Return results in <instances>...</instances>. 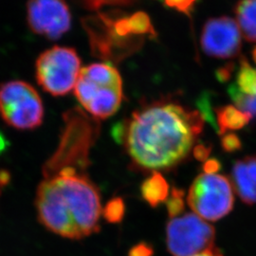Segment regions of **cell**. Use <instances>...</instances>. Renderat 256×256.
Here are the masks:
<instances>
[{"label": "cell", "instance_id": "18", "mask_svg": "<svg viewBox=\"0 0 256 256\" xmlns=\"http://www.w3.org/2000/svg\"><path fill=\"white\" fill-rule=\"evenodd\" d=\"M165 5L180 12L189 14L196 0H164Z\"/></svg>", "mask_w": 256, "mask_h": 256}, {"label": "cell", "instance_id": "16", "mask_svg": "<svg viewBox=\"0 0 256 256\" xmlns=\"http://www.w3.org/2000/svg\"><path fill=\"white\" fill-rule=\"evenodd\" d=\"M104 218L110 223H119L126 214V204L120 198L110 200L102 210Z\"/></svg>", "mask_w": 256, "mask_h": 256}, {"label": "cell", "instance_id": "14", "mask_svg": "<svg viewBox=\"0 0 256 256\" xmlns=\"http://www.w3.org/2000/svg\"><path fill=\"white\" fill-rule=\"evenodd\" d=\"M142 198L153 208L166 202L169 196V185L160 172H152L140 187Z\"/></svg>", "mask_w": 256, "mask_h": 256}, {"label": "cell", "instance_id": "6", "mask_svg": "<svg viewBox=\"0 0 256 256\" xmlns=\"http://www.w3.org/2000/svg\"><path fill=\"white\" fill-rule=\"evenodd\" d=\"M0 116L12 128L32 130L42 124L44 106L32 84L10 81L0 86Z\"/></svg>", "mask_w": 256, "mask_h": 256}, {"label": "cell", "instance_id": "10", "mask_svg": "<svg viewBox=\"0 0 256 256\" xmlns=\"http://www.w3.org/2000/svg\"><path fill=\"white\" fill-rule=\"evenodd\" d=\"M202 50L210 57L230 59L241 50V32L236 20L229 16L210 18L202 30Z\"/></svg>", "mask_w": 256, "mask_h": 256}, {"label": "cell", "instance_id": "3", "mask_svg": "<svg viewBox=\"0 0 256 256\" xmlns=\"http://www.w3.org/2000/svg\"><path fill=\"white\" fill-rule=\"evenodd\" d=\"M64 129L54 154L44 165L45 178L64 169L84 170L90 164V150L100 132V124L79 108L68 110L63 116Z\"/></svg>", "mask_w": 256, "mask_h": 256}, {"label": "cell", "instance_id": "15", "mask_svg": "<svg viewBox=\"0 0 256 256\" xmlns=\"http://www.w3.org/2000/svg\"><path fill=\"white\" fill-rule=\"evenodd\" d=\"M216 122L220 134L228 131H236L244 128L252 120L246 112L238 108L236 106H225L216 110Z\"/></svg>", "mask_w": 256, "mask_h": 256}, {"label": "cell", "instance_id": "24", "mask_svg": "<svg viewBox=\"0 0 256 256\" xmlns=\"http://www.w3.org/2000/svg\"><path fill=\"white\" fill-rule=\"evenodd\" d=\"M209 152H210V149L206 146H196L194 148V156L198 160H202L207 158Z\"/></svg>", "mask_w": 256, "mask_h": 256}, {"label": "cell", "instance_id": "7", "mask_svg": "<svg viewBox=\"0 0 256 256\" xmlns=\"http://www.w3.org/2000/svg\"><path fill=\"white\" fill-rule=\"evenodd\" d=\"M187 203L202 220L218 221L229 214L234 208L232 185L222 174L202 173L192 183Z\"/></svg>", "mask_w": 256, "mask_h": 256}, {"label": "cell", "instance_id": "4", "mask_svg": "<svg viewBox=\"0 0 256 256\" xmlns=\"http://www.w3.org/2000/svg\"><path fill=\"white\" fill-rule=\"evenodd\" d=\"M74 94L84 112L93 119H108L119 110L122 102L120 74L108 63L86 66L81 70Z\"/></svg>", "mask_w": 256, "mask_h": 256}, {"label": "cell", "instance_id": "8", "mask_svg": "<svg viewBox=\"0 0 256 256\" xmlns=\"http://www.w3.org/2000/svg\"><path fill=\"white\" fill-rule=\"evenodd\" d=\"M216 230L194 212L184 214L168 222L166 244L173 256H194L214 247Z\"/></svg>", "mask_w": 256, "mask_h": 256}, {"label": "cell", "instance_id": "28", "mask_svg": "<svg viewBox=\"0 0 256 256\" xmlns=\"http://www.w3.org/2000/svg\"><path fill=\"white\" fill-rule=\"evenodd\" d=\"M1 190H2V187H1V185H0V192H1Z\"/></svg>", "mask_w": 256, "mask_h": 256}, {"label": "cell", "instance_id": "2", "mask_svg": "<svg viewBox=\"0 0 256 256\" xmlns=\"http://www.w3.org/2000/svg\"><path fill=\"white\" fill-rule=\"evenodd\" d=\"M36 205L40 223L62 238L82 239L100 230L99 190L75 169H64L40 183Z\"/></svg>", "mask_w": 256, "mask_h": 256}, {"label": "cell", "instance_id": "17", "mask_svg": "<svg viewBox=\"0 0 256 256\" xmlns=\"http://www.w3.org/2000/svg\"><path fill=\"white\" fill-rule=\"evenodd\" d=\"M184 192L182 190L173 188L170 198H167L166 206L167 210L171 218L180 216L184 210V200H183Z\"/></svg>", "mask_w": 256, "mask_h": 256}, {"label": "cell", "instance_id": "11", "mask_svg": "<svg viewBox=\"0 0 256 256\" xmlns=\"http://www.w3.org/2000/svg\"><path fill=\"white\" fill-rule=\"evenodd\" d=\"M228 92L238 108L246 112L252 119L256 117V68L246 58L240 59L236 81L230 86Z\"/></svg>", "mask_w": 256, "mask_h": 256}, {"label": "cell", "instance_id": "22", "mask_svg": "<svg viewBox=\"0 0 256 256\" xmlns=\"http://www.w3.org/2000/svg\"><path fill=\"white\" fill-rule=\"evenodd\" d=\"M234 66L232 64H228L226 66H224L223 68H220L216 72V76H218V79L220 82H226L230 80V78L232 77V74L234 72Z\"/></svg>", "mask_w": 256, "mask_h": 256}, {"label": "cell", "instance_id": "13", "mask_svg": "<svg viewBox=\"0 0 256 256\" xmlns=\"http://www.w3.org/2000/svg\"><path fill=\"white\" fill-rule=\"evenodd\" d=\"M234 14L241 34L247 41L256 42V0H239Z\"/></svg>", "mask_w": 256, "mask_h": 256}, {"label": "cell", "instance_id": "9", "mask_svg": "<svg viewBox=\"0 0 256 256\" xmlns=\"http://www.w3.org/2000/svg\"><path fill=\"white\" fill-rule=\"evenodd\" d=\"M28 25L34 34L58 39L72 26V14L64 0H28Z\"/></svg>", "mask_w": 256, "mask_h": 256}, {"label": "cell", "instance_id": "21", "mask_svg": "<svg viewBox=\"0 0 256 256\" xmlns=\"http://www.w3.org/2000/svg\"><path fill=\"white\" fill-rule=\"evenodd\" d=\"M154 250L149 244L142 242L129 250L128 256H153Z\"/></svg>", "mask_w": 256, "mask_h": 256}, {"label": "cell", "instance_id": "1", "mask_svg": "<svg viewBox=\"0 0 256 256\" xmlns=\"http://www.w3.org/2000/svg\"><path fill=\"white\" fill-rule=\"evenodd\" d=\"M204 128V116L173 100L153 102L135 110L114 129V138L126 147L137 168L170 170L194 151Z\"/></svg>", "mask_w": 256, "mask_h": 256}, {"label": "cell", "instance_id": "27", "mask_svg": "<svg viewBox=\"0 0 256 256\" xmlns=\"http://www.w3.org/2000/svg\"><path fill=\"white\" fill-rule=\"evenodd\" d=\"M252 59H254V61L256 64V46L254 48V50H252Z\"/></svg>", "mask_w": 256, "mask_h": 256}, {"label": "cell", "instance_id": "20", "mask_svg": "<svg viewBox=\"0 0 256 256\" xmlns=\"http://www.w3.org/2000/svg\"><path fill=\"white\" fill-rule=\"evenodd\" d=\"M132 0H82L84 4L90 9H99L106 4L128 5Z\"/></svg>", "mask_w": 256, "mask_h": 256}, {"label": "cell", "instance_id": "19", "mask_svg": "<svg viewBox=\"0 0 256 256\" xmlns=\"http://www.w3.org/2000/svg\"><path fill=\"white\" fill-rule=\"evenodd\" d=\"M221 144L223 149L227 152H234L241 148V142L239 138L232 133L225 135L221 140Z\"/></svg>", "mask_w": 256, "mask_h": 256}, {"label": "cell", "instance_id": "5", "mask_svg": "<svg viewBox=\"0 0 256 256\" xmlns=\"http://www.w3.org/2000/svg\"><path fill=\"white\" fill-rule=\"evenodd\" d=\"M36 74L38 84L52 96H64L76 86L81 72V59L68 46H54L37 58Z\"/></svg>", "mask_w": 256, "mask_h": 256}, {"label": "cell", "instance_id": "23", "mask_svg": "<svg viewBox=\"0 0 256 256\" xmlns=\"http://www.w3.org/2000/svg\"><path fill=\"white\" fill-rule=\"evenodd\" d=\"M220 162L216 160H207L203 166L204 173H209V174H216V172L220 170Z\"/></svg>", "mask_w": 256, "mask_h": 256}, {"label": "cell", "instance_id": "25", "mask_svg": "<svg viewBox=\"0 0 256 256\" xmlns=\"http://www.w3.org/2000/svg\"><path fill=\"white\" fill-rule=\"evenodd\" d=\"M194 256H223V254L218 248L212 247Z\"/></svg>", "mask_w": 256, "mask_h": 256}, {"label": "cell", "instance_id": "12", "mask_svg": "<svg viewBox=\"0 0 256 256\" xmlns=\"http://www.w3.org/2000/svg\"><path fill=\"white\" fill-rule=\"evenodd\" d=\"M230 180L240 200L248 205L256 204V156L238 160L232 166Z\"/></svg>", "mask_w": 256, "mask_h": 256}, {"label": "cell", "instance_id": "26", "mask_svg": "<svg viewBox=\"0 0 256 256\" xmlns=\"http://www.w3.org/2000/svg\"><path fill=\"white\" fill-rule=\"evenodd\" d=\"M7 140L5 138V137L0 133V154L6 150V147H7Z\"/></svg>", "mask_w": 256, "mask_h": 256}]
</instances>
